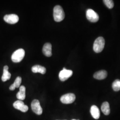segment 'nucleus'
<instances>
[{"mask_svg":"<svg viewBox=\"0 0 120 120\" xmlns=\"http://www.w3.org/2000/svg\"><path fill=\"white\" fill-rule=\"evenodd\" d=\"M65 17L63 9L60 5H56L53 9L54 20L56 22L63 21Z\"/></svg>","mask_w":120,"mask_h":120,"instance_id":"f257e3e1","label":"nucleus"},{"mask_svg":"<svg viewBox=\"0 0 120 120\" xmlns=\"http://www.w3.org/2000/svg\"><path fill=\"white\" fill-rule=\"evenodd\" d=\"M105 41L103 37H100L96 39L94 44L93 49L95 52L99 53L102 51L105 47Z\"/></svg>","mask_w":120,"mask_h":120,"instance_id":"f03ea898","label":"nucleus"},{"mask_svg":"<svg viewBox=\"0 0 120 120\" xmlns=\"http://www.w3.org/2000/svg\"><path fill=\"white\" fill-rule=\"evenodd\" d=\"M25 55V51L22 49H20L14 52L11 56V59L13 62H20L23 60Z\"/></svg>","mask_w":120,"mask_h":120,"instance_id":"7ed1b4c3","label":"nucleus"},{"mask_svg":"<svg viewBox=\"0 0 120 120\" xmlns=\"http://www.w3.org/2000/svg\"><path fill=\"white\" fill-rule=\"evenodd\" d=\"M86 17L91 22H97L99 19L98 14L92 9H88L86 11Z\"/></svg>","mask_w":120,"mask_h":120,"instance_id":"20e7f679","label":"nucleus"},{"mask_svg":"<svg viewBox=\"0 0 120 120\" xmlns=\"http://www.w3.org/2000/svg\"><path fill=\"white\" fill-rule=\"evenodd\" d=\"M76 99V96L73 94H67L64 95L60 98L61 102L65 104H69L73 103Z\"/></svg>","mask_w":120,"mask_h":120,"instance_id":"39448f33","label":"nucleus"},{"mask_svg":"<svg viewBox=\"0 0 120 120\" xmlns=\"http://www.w3.org/2000/svg\"><path fill=\"white\" fill-rule=\"evenodd\" d=\"M73 71L71 70H68L64 68L59 74V77L60 80L64 82L67 80L73 75Z\"/></svg>","mask_w":120,"mask_h":120,"instance_id":"423d86ee","label":"nucleus"},{"mask_svg":"<svg viewBox=\"0 0 120 120\" xmlns=\"http://www.w3.org/2000/svg\"><path fill=\"white\" fill-rule=\"evenodd\" d=\"M31 108L33 111L36 114L40 115L42 113V109L38 100H34L31 103Z\"/></svg>","mask_w":120,"mask_h":120,"instance_id":"0eeeda50","label":"nucleus"},{"mask_svg":"<svg viewBox=\"0 0 120 120\" xmlns=\"http://www.w3.org/2000/svg\"><path fill=\"white\" fill-rule=\"evenodd\" d=\"M4 21L10 24H15L19 21V17L17 15L12 14L6 15L4 17Z\"/></svg>","mask_w":120,"mask_h":120,"instance_id":"6e6552de","label":"nucleus"},{"mask_svg":"<svg viewBox=\"0 0 120 120\" xmlns=\"http://www.w3.org/2000/svg\"><path fill=\"white\" fill-rule=\"evenodd\" d=\"M13 106L16 109L19 110L22 112H26L28 110L29 108L26 105H25L24 103L20 100L17 101L13 104Z\"/></svg>","mask_w":120,"mask_h":120,"instance_id":"1a4fd4ad","label":"nucleus"},{"mask_svg":"<svg viewBox=\"0 0 120 120\" xmlns=\"http://www.w3.org/2000/svg\"><path fill=\"white\" fill-rule=\"evenodd\" d=\"M43 54L46 56H51L52 53V45L49 43H45L43 46L42 49Z\"/></svg>","mask_w":120,"mask_h":120,"instance_id":"9d476101","label":"nucleus"},{"mask_svg":"<svg viewBox=\"0 0 120 120\" xmlns=\"http://www.w3.org/2000/svg\"><path fill=\"white\" fill-rule=\"evenodd\" d=\"M107 76V72L106 71L102 70L98 71L95 73L94 75V77L97 80H103L106 78Z\"/></svg>","mask_w":120,"mask_h":120,"instance_id":"9b49d317","label":"nucleus"},{"mask_svg":"<svg viewBox=\"0 0 120 120\" xmlns=\"http://www.w3.org/2000/svg\"><path fill=\"white\" fill-rule=\"evenodd\" d=\"M90 113L92 116L95 119H98L100 116V112L98 108L96 105H93L90 109Z\"/></svg>","mask_w":120,"mask_h":120,"instance_id":"f8f14e48","label":"nucleus"},{"mask_svg":"<svg viewBox=\"0 0 120 120\" xmlns=\"http://www.w3.org/2000/svg\"><path fill=\"white\" fill-rule=\"evenodd\" d=\"M9 67L7 65L4 66L3 69V73L1 77V80L3 82H6L7 80H9L11 78V75L10 73L8 71Z\"/></svg>","mask_w":120,"mask_h":120,"instance_id":"ddd939ff","label":"nucleus"},{"mask_svg":"<svg viewBox=\"0 0 120 120\" xmlns=\"http://www.w3.org/2000/svg\"><path fill=\"white\" fill-rule=\"evenodd\" d=\"M32 71L33 73H39L44 74L46 73V69L45 67L39 65H36L32 67Z\"/></svg>","mask_w":120,"mask_h":120,"instance_id":"4468645a","label":"nucleus"},{"mask_svg":"<svg viewBox=\"0 0 120 120\" xmlns=\"http://www.w3.org/2000/svg\"><path fill=\"white\" fill-rule=\"evenodd\" d=\"M17 97L20 101H22L26 98V87L24 86H21L20 90L17 94Z\"/></svg>","mask_w":120,"mask_h":120,"instance_id":"2eb2a0df","label":"nucleus"},{"mask_svg":"<svg viewBox=\"0 0 120 120\" xmlns=\"http://www.w3.org/2000/svg\"><path fill=\"white\" fill-rule=\"evenodd\" d=\"M101 111H102L103 113L105 115H108L110 113V107L109 103L107 101L104 102L102 104L101 107Z\"/></svg>","mask_w":120,"mask_h":120,"instance_id":"dca6fc26","label":"nucleus"},{"mask_svg":"<svg viewBox=\"0 0 120 120\" xmlns=\"http://www.w3.org/2000/svg\"><path fill=\"white\" fill-rule=\"evenodd\" d=\"M22 80L21 77H17L13 84L10 86L9 90L13 91L14 90L16 89V88H19L21 84L22 83Z\"/></svg>","mask_w":120,"mask_h":120,"instance_id":"f3484780","label":"nucleus"},{"mask_svg":"<svg viewBox=\"0 0 120 120\" xmlns=\"http://www.w3.org/2000/svg\"><path fill=\"white\" fill-rule=\"evenodd\" d=\"M112 88L115 91H118L120 90V80L117 79L112 83Z\"/></svg>","mask_w":120,"mask_h":120,"instance_id":"a211bd4d","label":"nucleus"},{"mask_svg":"<svg viewBox=\"0 0 120 120\" xmlns=\"http://www.w3.org/2000/svg\"><path fill=\"white\" fill-rule=\"evenodd\" d=\"M103 2L109 9H112L114 7L113 1L112 0H104Z\"/></svg>","mask_w":120,"mask_h":120,"instance_id":"6ab92c4d","label":"nucleus"},{"mask_svg":"<svg viewBox=\"0 0 120 120\" xmlns=\"http://www.w3.org/2000/svg\"><path fill=\"white\" fill-rule=\"evenodd\" d=\"M72 120H75V119H73Z\"/></svg>","mask_w":120,"mask_h":120,"instance_id":"aec40b11","label":"nucleus"}]
</instances>
